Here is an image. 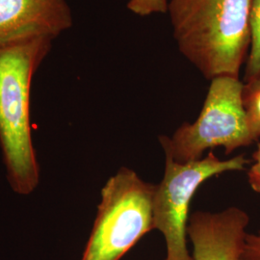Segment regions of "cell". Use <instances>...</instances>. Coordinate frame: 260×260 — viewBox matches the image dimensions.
I'll return each instance as SVG.
<instances>
[{"label":"cell","instance_id":"12","mask_svg":"<svg viewBox=\"0 0 260 260\" xmlns=\"http://www.w3.org/2000/svg\"><path fill=\"white\" fill-rule=\"evenodd\" d=\"M248 181L251 189L260 195V142L252 154V163L248 170Z\"/></svg>","mask_w":260,"mask_h":260},{"label":"cell","instance_id":"5","mask_svg":"<svg viewBox=\"0 0 260 260\" xmlns=\"http://www.w3.org/2000/svg\"><path fill=\"white\" fill-rule=\"evenodd\" d=\"M165 171L155 185L153 228L166 242L164 260H193L187 248L189 208L197 190L206 180L229 172L246 170L250 160L244 154L222 160L212 150L197 161L177 162L165 156Z\"/></svg>","mask_w":260,"mask_h":260},{"label":"cell","instance_id":"11","mask_svg":"<svg viewBox=\"0 0 260 260\" xmlns=\"http://www.w3.org/2000/svg\"><path fill=\"white\" fill-rule=\"evenodd\" d=\"M243 260H260V230L247 234Z\"/></svg>","mask_w":260,"mask_h":260},{"label":"cell","instance_id":"1","mask_svg":"<svg viewBox=\"0 0 260 260\" xmlns=\"http://www.w3.org/2000/svg\"><path fill=\"white\" fill-rule=\"evenodd\" d=\"M253 0H170L168 12L181 54L206 79L239 77L251 47Z\"/></svg>","mask_w":260,"mask_h":260},{"label":"cell","instance_id":"4","mask_svg":"<svg viewBox=\"0 0 260 260\" xmlns=\"http://www.w3.org/2000/svg\"><path fill=\"white\" fill-rule=\"evenodd\" d=\"M155 185L121 168L102 190L93 230L81 260H120L153 228Z\"/></svg>","mask_w":260,"mask_h":260},{"label":"cell","instance_id":"10","mask_svg":"<svg viewBox=\"0 0 260 260\" xmlns=\"http://www.w3.org/2000/svg\"><path fill=\"white\" fill-rule=\"evenodd\" d=\"M169 0H129L127 9L133 14L146 17L153 14H167Z\"/></svg>","mask_w":260,"mask_h":260},{"label":"cell","instance_id":"9","mask_svg":"<svg viewBox=\"0 0 260 260\" xmlns=\"http://www.w3.org/2000/svg\"><path fill=\"white\" fill-rule=\"evenodd\" d=\"M244 107L251 131L256 140L260 138V80L244 83Z\"/></svg>","mask_w":260,"mask_h":260},{"label":"cell","instance_id":"6","mask_svg":"<svg viewBox=\"0 0 260 260\" xmlns=\"http://www.w3.org/2000/svg\"><path fill=\"white\" fill-rule=\"evenodd\" d=\"M72 24L67 0H0V48L35 39L53 41Z\"/></svg>","mask_w":260,"mask_h":260},{"label":"cell","instance_id":"3","mask_svg":"<svg viewBox=\"0 0 260 260\" xmlns=\"http://www.w3.org/2000/svg\"><path fill=\"white\" fill-rule=\"evenodd\" d=\"M243 91L240 77L212 79L197 120L184 122L171 137H159L165 156L177 162H192L202 159L208 149L221 147L229 155L255 142L244 107Z\"/></svg>","mask_w":260,"mask_h":260},{"label":"cell","instance_id":"8","mask_svg":"<svg viewBox=\"0 0 260 260\" xmlns=\"http://www.w3.org/2000/svg\"><path fill=\"white\" fill-rule=\"evenodd\" d=\"M251 47L246 60L244 83L260 80V0H253L251 16Z\"/></svg>","mask_w":260,"mask_h":260},{"label":"cell","instance_id":"2","mask_svg":"<svg viewBox=\"0 0 260 260\" xmlns=\"http://www.w3.org/2000/svg\"><path fill=\"white\" fill-rule=\"evenodd\" d=\"M51 42L35 39L0 48V145L10 185L19 195L31 194L39 184L30 93L33 75L47 55Z\"/></svg>","mask_w":260,"mask_h":260},{"label":"cell","instance_id":"7","mask_svg":"<svg viewBox=\"0 0 260 260\" xmlns=\"http://www.w3.org/2000/svg\"><path fill=\"white\" fill-rule=\"evenodd\" d=\"M250 216L232 206L219 212L196 211L189 217L187 235L193 260H243Z\"/></svg>","mask_w":260,"mask_h":260}]
</instances>
